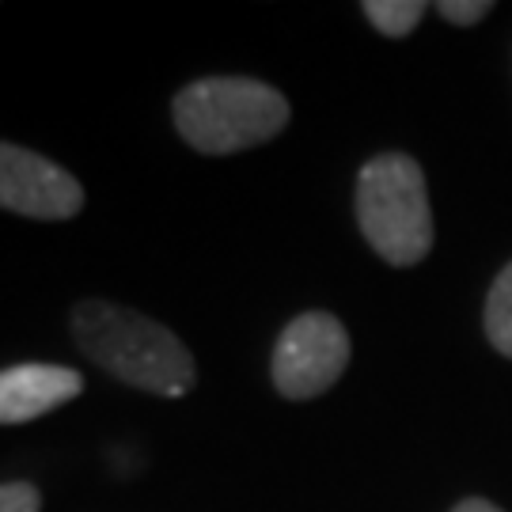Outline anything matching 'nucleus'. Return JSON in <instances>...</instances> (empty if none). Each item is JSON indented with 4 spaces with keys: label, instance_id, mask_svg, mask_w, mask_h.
Masks as SVG:
<instances>
[{
    "label": "nucleus",
    "instance_id": "6e6552de",
    "mask_svg": "<svg viewBox=\"0 0 512 512\" xmlns=\"http://www.w3.org/2000/svg\"><path fill=\"white\" fill-rule=\"evenodd\" d=\"M361 12L368 16V23L387 38H406L425 16L421 0H365Z\"/></svg>",
    "mask_w": 512,
    "mask_h": 512
},
{
    "label": "nucleus",
    "instance_id": "423d86ee",
    "mask_svg": "<svg viewBox=\"0 0 512 512\" xmlns=\"http://www.w3.org/2000/svg\"><path fill=\"white\" fill-rule=\"evenodd\" d=\"M84 395V376L65 365H12L0 372V425L46 418Z\"/></svg>",
    "mask_w": 512,
    "mask_h": 512
},
{
    "label": "nucleus",
    "instance_id": "9b49d317",
    "mask_svg": "<svg viewBox=\"0 0 512 512\" xmlns=\"http://www.w3.org/2000/svg\"><path fill=\"white\" fill-rule=\"evenodd\" d=\"M452 512H501L494 501H486V497H467V501H459Z\"/></svg>",
    "mask_w": 512,
    "mask_h": 512
},
{
    "label": "nucleus",
    "instance_id": "9d476101",
    "mask_svg": "<svg viewBox=\"0 0 512 512\" xmlns=\"http://www.w3.org/2000/svg\"><path fill=\"white\" fill-rule=\"evenodd\" d=\"M437 12L448 19V23H456V27H471V23L490 16L494 4H490V0H440Z\"/></svg>",
    "mask_w": 512,
    "mask_h": 512
},
{
    "label": "nucleus",
    "instance_id": "7ed1b4c3",
    "mask_svg": "<svg viewBox=\"0 0 512 512\" xmlns=\"http://www.w3.org/2000/svg\"><path fill=\"white\" fill-rule=\"evenodd\" d=\"M357 224L387 266H418L433 251L425 171L406 152L372 156L357 175Z\"/></svg>",
    "mask_w": 512,
    "mask_h": 512
},
{
    "label": "nucleus",
    "instance_id": "f03ea898",
    "mask_svg": "<svg viewBox=\"0 0 512 512\" xmlns=\"http://www.w3.org/2000/svg\"><path fill=\"white\" fill-rule=\"evenodd\" d=\"M289 114V99L255 76H205L186 84L171 103L179 137L205 156L266 145L289 126Z\"/></svg>",
    "mask_w": 512,
    "mask_h": 512
},
{
    "label": "nucleus",
    "instance_id": "39448f33",
    "mask_svg": "<svg viewBox=\"0 0 512 512\" xmlns=\"http://www.w3.org/2000/svg\"><path fill=\"white\" fill-rule=\"evenodd\" d=\"M0 209L31 220H69L84 209V186L54 160L0 141Z\"/></svg>",
    "mask_w": 512,
    "mask_h": 512
},
{
    "label": "nucleus",
    "instance_id": "1a4fd4ad",
    "mask_svg": "<svg viewBox=\"0 0 512 512\" xmlns=\"http://www.w3.org/2000/svg\"><path fill=\"white\" fill-rule=\"evenodd\" d=\"M0 512H42V494L31 482H0Z\"/></svg>",
    "mask_w": 512,
    "mask_h": 512
},
{
    "label": "nucleus",
    "instance_id": "0eeeda50",
    "mask_svg": "<svg viewBox=\"0 0 512 512\" xmlns=\"http://www.w3.org/2000/svg\"><path fill=\"white\" fill-rule=\"evenodd\" d=\"M486 338L501 357H512V262L494 277L486 296Z\"/></svg>",
    "mask_w": 512,
    "mask_h": 512
},
{
    "label": "nucleus",
    "instance_id": "f257e3e1",
    "mask_svg": "<svg viewBox=\"0 0 512 512\" xmlns=\"http://www.w3.org/2000/svg\"><path fill=\"white\" fill-rule=\"evenodd\" d=\"M73 338L80 353L99 365L107 376L148 395L179 399L198 380V365L190 349L156 319L141 311L110 304V300H84L73 308Z\"/></svg>",
    "mask_w": 512,
    "mask_h": 512
},
{
    "label": "nucleus",
    "instance_id": "20e7f679",
    "mask_svg": "<svg viewBox=\"0 0 512 512\" xmlns=\"http://www.w3.org/2000/svg\"><path fill=\"white\" fill-rule=\"evenodd\" d=\"M349 365V334L330 311H304L281 330L274 346V387L285 399H315L342 380Z\"/></svg>",
    "mask_w": 512,
    "mask_h": 512
}]
</instances>
